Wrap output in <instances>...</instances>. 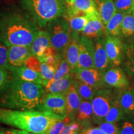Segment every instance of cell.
<instances>
[{
    "label": "cell",
    "mask_w": 134,
    "mask_h": 134,
    "mask_svg": "<svg viewBox=\"0 0 134 134\" xmlns=\"http://www.w3.org/2000/svg\"><path fill=\"white\" fill-rule=\"evenodd\" d=\"M0 134H31L29 132L23 130L13 129H0Z\"/></svg>",
    "instance_id": "f35d334b"
},
{
    "label": "cell",
    "mask_w": 134,
    "mask_h": 134,
    "mask_svg": "<svg viewBox=\"0 0 134 134\" xmlns=\"http://www.w3.org/2000/svg\"><path fill=\"white\" fill-rule=\"evenodd\" d=\"M114 98L110 90L108 89H99L96 91L91 100L93 110V121L99 125L104 122Z\"/></svg>",
    "instance_id": "8992f818"
},
{
    "label": "cell",
    "mask_w": 134,
    "mask_h": 134,
    "mask_svg": "<svg viewBox=\"0 0 134 134\" xmlns=\"http://www.w3.org/2000/svg\"><path fill=\"white\" fill-rule=\"evenodd\" d=\"M46 93L43 85L23 81L10 75L0 90V108L37 110Z\"/></svg>",
    "instance_id": "7a4b0ae2"
},
{
    "label": "cell",
    "mask_w": 134,
    "mask_h": 134,
    "mask_svg": "<svg viewBox=\"0 0 134 134\" xmlns=\"http://www.w3.org/2000/svg\"><path fill=\"white\" fill-rule=\"evenodd\" d=\"M56 70L53 67L50 66L45 62L41 63V74L43 79V86H46L49 82L52 81L55 75Z\"/></svg>",
    "instance_id": "f1b7e54d"
},
{
    "label": "cell",
    "mask_w": 134,
    "mask_h": 134,
    "mask_svg": "<svg viewBox=\"0 0 134 134\" xmlns=\"http://www.w3.org/2000/svg\"><path fill=\"white\" fill-rule=\"evenodd\" d=\"M39 27L21 7L13 6L0 12V39L8 47L31 46Z\"/></svg>",
    "instance_id": "6da1fadb"
},
{
    "label": "cell",
    "mask_w": 134,
    "mask_h": 134,
    "mask_svg": "<svg viewBox=\"0 0 134 134\" xmlns=\"http://www.w3.org/2000/svg\"><path fill=\"white\" fill-rule=\"evenodd\" d=\"M69 125L70 129L71 132H78V131H80V130L81 129L82 127L79 122L76 121V120H73V121L70 122L69 123Z\"/></svg>",
    "instance_id": "60d3db41"
},
{
    "label": "cell",
    "mask_w": 134,
    "mask_h": 134,
    "mask_svg": "<svg viewBox=\"0 0 134 134\" xmlns=\"http://www.w3.org/2000/svg\"><path fill=\"white\" fill-rule=\"evenodd\" d=\"M71 122V120L66 116L64 119L57 121L50 128L47 134H60L65 128V125Z\"/></svg>",
    "instance_id": "1f68e13d"
},
{
    "label": "cell",
    "mask_w": 134,
    "mask_h": 134,
    "mask_svg": "<svg viewBox=\"0 0 134 134\" xmlns=\"http://www.w3.org/2000/svg\"><path fill=\"white\" fill-rule=\"evenodd\" d=\"M125 66L129 74L134 76V43L130 45L126 50Z\"/></svg>",
    "instance_id": "4dcf8cb0"
},
{
    "label": "cell",
    "mask_w": 134,
    "mask_h": 134,
    "mask_svg": "<svg viewBox=\"0 0 134 134\" xmlns=\"http://www.w3.org/2000/svg\"><path fill=\"white\" fill-rule=\"evenodd\" d=\"M37 110L51 112L55 114L66 117L65 94L59 93L46 94Z\"/></svg>",
    "instance_id": "52a82bcc"
},
{
    "label": "cell",
    "mask_w": 134,
    "mask_h": 134,
    "mask_svg": "<svg viewBox=\"0 0 134 134\" xmlns=\"http://www.w3.org/2000/svg\"><path fill=\"white\" fill-rule=\"evenodd\" d=\"M80 40L79 32L71 31L70 41L64 53L67 62L69 63L71 73L73 74H75L78 71Z\"/></svg>",
    "instance_id": "7c38bea8"
},
{
    "label": "cell",
    "mask_w": 134,
    "mask_h": 134,
    "mask_svg": "<svg viewBox=\"0 0 134 134\" xmlns=\"http://www.w3.org/2000/svg\"><path fill=\"white\" fill-rule=\"evenodd\" d=\"M125 15L123 13L116 12L110 18L105 26V34L106 36L119 37L120 36L122 23Z\"/></svg>",
    "instance_id": "7402d4cb"
},
{
    "label": "cell",
    "mask_w": 134,
    "mask_h": 134,
    "mask_svg": "<svg viewBox=\"0 0 134 134\" xmlns=\"http://www.w3.org/2000/svg\"><path fill=\"white\" fill-rule=\"evenodd\" d=\"M105 38L103 36L96 38L94 42V68L104 73L112 65L105 47Z\"/></svg>",
    "instance_id": "8fae6325"
},
{
    "label": "cell",
    "mask_w": 134,
    "mask_h": 134,
    "mask_svg": "<svg viewBox=\"0 0 134 134\" xmlns=\"http://www.w3.org/2000/svg\"><path fill=\"white\" fill-rule=\"evenodd\" d=\"M104 81L109 86L123 88L129 85V81L124 72L119 67H113L104 73Z\"/></svg>",
    "instance_id": "9a60e30c"
},
{
    "label": "cell",
    "mask_w": 134,
    "mask_h": 134,
    "mask_svg": "<svg viewBox=\"0 0 134 134\" xmlns=\"http://www.w3.org/2000/svg\"><path fill=\"white\" fill-rule=\"evenodd\" d=\"M105 47L112 65L120 66L123 60L124 44L119 37L106 36Z\"/></svg>",
    "instance_id": "30bf717a"
},
{
    "label": "cell",
    "mask_w": 134,
    "mask_h": 134,
    "mask_svg": "<svg viewBox=\"0 0 134 134\" xmlns=\"http://www.w3.org/2000/svg\"><path fill=\"white\" fill-rule=\"evenodd\" d=\"M74 75L76 80L88 84L97 90L100 89L105 83L104 73L95 68L78 70Z\"/></svg>",
    "instance_id": "4fadbf2b"
},
{
    "label": "cell",
    "mask_w": 134,
    "mask_h": 134,
    "mask_svg": "<svg viewBox=\"0 0 134 134\" xmlns=\"http://www.w3.org/2000/svg\"><path fill=\"white\" fill-rule=\"evenodd\" d=\"M41 62L37 57L31 55L25 62V66L30 69L41 73Z\"/></svg>",
    "instance_id": "d6a6232c"
},
{
    "label": "cell",
    "mask_w": 134,
    "mask_h": 134,
    "mask_svg": "<svg viewBox=\"0 0 134 134\" xmlns=\"http://www.w3.org/2000/svg\"><path fill=\"white\" fill-rule=\"evenodd\" d=\"M69 134H82V133H78V132H70V133Z\"/></svg>",
    "instance_id": "7bdbcfd3"
},
{
    "label": "cell",
    "mask_w": 134,
    "mask_h": 134,
    "mask_svg": "<svg viewBox=\"0 0 134 134\" xmlns=\"http://www.w3.org/2000/svg\"><path fill=\"white\" fill-rule=\"evenodd\" d=\"M99 128L106 134H119L120 133V128L117 127L115 123L104 121L100 124Z\"/></svg>",
    "instance_id": "836d02e7"
},
{
    "label": "cell",
    "mask_w": 134,
    "mask_h": 134,
    "mask_svg": "<svg viewBox=\"0 0 134 134\" xmlns=\"http://www.w3.org/2000/svg\"><path fill=\"white\" fill-rule=\"evenodd\" d=\"M97 12L104 24H108L110 18L117 12L113 0H94Z\"/></svg>",
    "instance_id": "ffe728a7"
},
{
    "label": "cell",
    "mask_w": 134,
    "mask_h": 134,
    "mask_svg": "<svg viewBox=\"0 0 134 134\" xmlns=\"http://www.w3.org/2000/svg\"><path fill=\"white\" fill-rule=\"evenodd\" d=\"M66 4L67 8L86 14L97 11L94 0H70Z\"/></svg>",
    "instance_id": "cb8c5ba5"
},
{
    "label": "cell",
    "mask_w": 134,
    "mask_h": 134,
    "mask_svg": "<svg viewBox=\"0 0 134 134\" xmlns=\"http://www.w3.org/2000/svg\"><path fill=\"white\" fill-rule=\"evenodd\" d=\"M90 68H94V42L82 36L80 40L78 70Z\"/></svg>",
    "instance_id": "ba28073f"
},
{
    "label": "cell",
    "mask_w": 134,
    "mask_h": 134,
    "mask_svg": "<svg viewBox=\"0 0 134 134\" xmlns=\"http://www.w3.org/2000/svg\"><path fill=\"white\" fill-rule=\"evenodd\" d=\"M65 117L48 111L0 108L1 123L36 134H47L55 123Z\"/></svg>",
    "instance_id": "3957f363"
},
{
    "label": "cell",
    "mask_w": 134,
    "mask_h": 134,
    "mask_svg": "<svg viewBox=\"0 0 134 134\" xmlns=\"http://www.w3.org/2000/svg\"><path fill=\"white\" fill-rule=\"evenodd\" d=\"M75 81V75L70 73L56 81L50 82L44 88L47 93L65 94L70 88L73 86Z\"/></svg>",
    "instance_id": "2e32d148"
},
{
    "label": "cell",
    "mask_w": 134,
    "mask_h": 134,
    "mask_svg": "<svg viewBox=\"0 0 134 134\" xmlns=\"http://www.w3.org/2000/svg\"><path fill=\"white\" fill-rule=\"evenodd\" d=\"M8 47L0 39V66L5 67L7 66Z\"/></svg>",
    "instance_id": "e575fe53"
},
{
    "label": "cell",
    "mask_w": 134,
    "mask_h": 134,
    "mask_svg": "<svg viewBox=\"0 0 134 134\" xmlns=\"http://www.w3.org/2000/svg\"><path fill=\"white\" fill-rule=\"evenodd\" d=\"M88 22L84 29L83 36L88 38H97L103 36L105 26L97 11L87 14Z\"/></svg>",
    "instance_id": "5bb4252c"
},
{
    "label": "cell",
    "mask_w": 134,
    "mask_h": 134,
    "mask_svg": "<svg viewBox=\"0 0 134 134\" xmlns=\"http://www.w3.org/2000/svg\"><path fill=\"white\" fill-rule=\"evenodd\" d=\"M81 133L82 134H106L99 127L94 128H86L82 130Z\"/></svg>",
    "instance_id": "ab89813d"
},
{
    "label": "cell",
    "mask_w": 134,
    "mask_h": 134,
    "mask_svg": "<svg viewBox=\"0 0 134 134\" xmlns=\"http://www.w3.org/2000/svg\"><path fill=\"white\" fill-rule=\"evenodd\" d=\"M117 98L125 113L134 116V88L126 90Z\"/></svg>",
    "instance_id": "603a6c76"
},
{
    "label": "cell",
    "mask_w": 134,
    "mask_h": 134,
    "mask_svg": "<svg viewBox=\"0 0 134 134\" xmlns=\"http://www.w3.org/2000/svg\"><path fill=\"white\" fill-rule=\"evenodd\" d=\"M70 125L69 124H66L65 125V128L63 129V131L61 132V133L60 134H69L70 133Z\"/></svg>",
    "instance_id": "b9f144b4"
},
{
    "label": "cell",
    "mask_w": 134,
    "mask_h": 134,
    "mask_svg": "<svg viewBox=\"0 0 134 134\" xmlns=\"http://www.w3.org/2000/svg\"><path fill=\"white\" fill-rule=\"evenodd\" d=\"M11 76L25 81L32 82L42 85L43 79L41 73L23 66L9 71Z\"/></svg>",
    "instance_id": "e0dca14e"
},
{
    "label": "cell",
    "mask_w": 134,
    "mask_h": 134,
    "mask_svg": "<svg viewBox=\"0 0 134 134\" xmlns=\"http://www.w3.org/2000/svg\"><path fill=\"white\" fill-rule=\"evenodd\" d=\"M10 72L5 67L0 66V90L4 86V85L9 79Z\"/></svg>",
    "instance_id": "8d00e7d4"
},
{
    "label": "cell",
    "mask_w": 134,
    "mask_h": 134,
    "mask_svg": "<svg viewBox=\"0 0 134 134\" xmlns=\"http://www.w3.org/2000/svg\"><path fill=\"white\" fill-rule=\"evenodd\" d=\"M31 46H13L8 47L6 68L11 71L25 66L26 60L31 56Z\"/></svg>",
    "instance_id": "9c48e42d"
},
{
    "label": "cell",
    "mask_w": 134,
    "mask_h": 134,
    "mask_svg": "<svg viewBox=\"0 0 134 134\" xmlns=\"http://www.w3.org/2000/svg\"><path fill=\"white\" fill-rule=\"evenodd\" d=\"M126 114L122 109L120 104L118 98H115L114 100L111 107L106 117H105V122H110V123H116L125 118Z\"/></svg>",
    "instance_id": "484cf974"
},
{
    "label": "cell",
    "mask_w": 134,
    "mask_h": 134,
    "mask_svg": "<svg viewBox=\"0 0 134 134\" xmlns=\"http://www.w3.org/2000/svg\"><path fill=\"white\" fill-rule=\"evenodd\" d=\"M65 2H66V3H68V1H70V0H65Z\"/></svg>",
    "instance_id": "f6af8a7d"
},
{
    "label": "cell",
    "mask_w": 134,
    "mask_h": 134,
    "mask_svg": "<svg viewBox=\"0 0 134 134\" xmlns=\"http://www.w3.org/2000/svg\"><path fill=\"white\" fill-rule=\"evenodd\" d=\"M51 46L49 34L46 31H39L31 46L32 54L41 57L44 50Z\"/></svg>",
    "instance_id": "d6986e66"
},
{
    "label": "cell",
    "mask_w": 134,
    "mask_h": 134,
    "mask_svg": "<svg viewBox=\"0 0 134 134\" xmlns=\"http://www.w3.org/2000/svg\"><path fill=\"white\" fill-rule=\"evenodd\" d=\"M131 14H132V15H133V16H134V7H133V9H132V11Z\"/></svg>",
    "instance_id": "ee69618b"
},
{
    "label": "cell",
    "mask_w": 134,
    "mask_h": 134,
    "mask_svg": "<svg viewBox=\"0 0 134 134\" xmlns=\"http://www.w3.org/2000/svg\"><path fill=\"white\" fill-rule=\"evenodd\" d=\"M21 7L41 28H45L50 21L66 14L65 0H21Z\"/></svg>",
    "instance_id": "277c9868"
},
{
    "label": "cell",
    "mask_w": 134,
    "mask_h": 134,
    "mask_svg": "<svg viewBox=\"0 0 134 134\" xmlns=\"http://www.w3.org/2000/svg\"><path fill=\"white\" fill-rule=\"evenodd\" d=\"M73 86L81 99L85 100H92L96 91L98 90L88 84L76 80V78Z\"/></svg>",
    "instance_id": "d4e9b609"
},
{
    "label": "cell",
    "mask_w": 134,
    "mask_h": 134,
    "mask_svg": "<svg viewBox=\"0 0 134 134\" xmlns=\"http://www.w3.org/2000/svg\"><path fill=\"white\" fill-rule=\"evenodd\" d=\"M75 120L78 122L81 126L88 127L93 121V110L91 100H82L78 111Z\"/></svg>",
    "instance_id": "44dd1931"
},
{
    "label": "cell",
    "mask_w": 134,
    "mask_h": 134,
    "mask_svg": "<svg viewBox=\"0 0 134 134\" xmlns=\"http://www.w3.org/2000/svg\"><path fill=\"white\" fill-rule=\"evenodd\" d=\"M114 4L117 12L129 14L134 7V0H114Z\"/></svg>",
    "instance_id": "f546056e"
},
{
    "label": "cell",
    "mask_w": 134,
    "mask_h": 134,
    "mask_svg": "<svg viewBox=\"0 0 134 134\" xmlns=\"http://www.w3.org/2000/svg\"><path fill=\"white\" fill-rule=\"evenodd\" d=\"M65 98L66 104V116L73 121L75 120L82 99L75 90L74 86H72L65 94Z\"/></svg>",
    "instance_id": "ac0fdd59"
},
{
    "label": "cell",
    "mask_w": 134,
    "mask_h": 134,
    "mask_svg": "<svg viewBox=\"0 0 134 134\" xmlns=\"http://www.w3.org/2000/svg\"><path fill=\"white\" fill-rule=\"evenodd\" d=\"M56 57V72H55L54 78H53L52 81H56V80L60 79V78H63V76H66V75L71 73L69 63H68L66 58H65V54L58 53L57 54Z\"/></svg>",
    "instance_id": "4316f807"
},
{
    "label": "cell",
    "mask_w": 134,
    "mask_h": 134,
    "mask_svg": "<svg viewBox=\"0 0 134 134\" xmlns=\"http://www.w3.org/2000/svg\"><path fill=\"white\" fill-rule=\"evenodd\" d=\"M56 55H50L47 57L42 58V59L40 60V61L42 62H45L47 63L50 66L53 67L56 70L57 66V57Z\"/></svg>",
    "instance_id": "74e56055"
},
{
    "label": "cell",
    "mask_w": 134,
    "mask_h": 134,
    "mask_svg": "<svg viewBox=\"0 0 134 134\" xmlns=\"http://www.w3.org/2000/svg\"><path fill=\"white\" fill-rule=\"evenodd\" d=\"M45 28L50 36L51 46L59 53L64 54L71 38V31L68 20L60 17L50 21Z\"/></svg>",
    "instance_id": "5b68a950"
},
{
    "label": "cell",
    "mask_w": 134,
    "mask_h": 134,
    "mask_svg": "<svg viewBox=\"0 0 134 134\" xmlns=\"http://www.w3.org/2000/svg\"><path fill=\"white\" fill-rule=\"evenodd\" d=\"M119 134H134V124L132 121L126 120L120 128Z\"/></svg>",
    "instance_id": "d590c367"
},
{
    "label": "cell",
    "mask_w": 134,
    "mask_h": 134,
    "mask_svg": "<svg viewBox=\"0 0 134 134\" xmlns=\"http://www.w3.org/2000/svg\"><path fill=\"white\" fill-rule=\"evenodd\" d=\"M120 36L124 37L134 36V16L131 14L125 15L122 23Z\"/></svg>",
    "instance_id": "83f0119b"
},
{
    "label": "cell",
    "mask_w": 134,
    "mask_h": 134,
    "mask_svg": "<svg viewBox=\"0 0 134 134\" xmlns=\"http://www.w3.org/2000/svg\"><path fill=\"white\" fill-rule=\"evenodd\" d=\"M31 134H36V133H31Z\"/></svg>",
    "instance_id": "bcb514c9"
}]
</instances>
